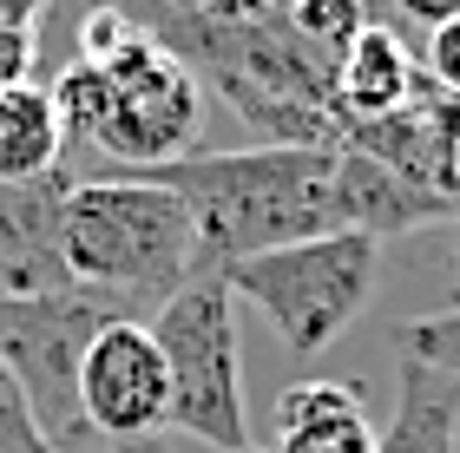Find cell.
<instances>
[{"mask_svg":"<svg viewBox=\"0 0 460 453\" xmlns=\"http://www.w3.org/2000/svg\"><path fill=\"white\" fill-rule=\"evenodd\" d=\"M164 184L198 231V263L230 270L243 257L283 250L342 223V145H250V152H184L138 171Z\"/></svg>","mask_w":460,"mask_h":453,"instance_id":"6da1fadb","label":"cell"},{"mask_svg":"<svg viewBox=\"0 0 460 453\" xmlns=\"http://www.w3.org/2000/svg\"><path fill=\"white\" fill-rule=\"evenodd\" d=\"M59 257H66L73 290L106 296L138 322L178 283H191L204 270L191 211L138 171L73 184L66 204H59Z\"/></svg>","mask_w":460,"mask_h":453,"instance_id":"7a4b0ae2","label":"cell"},{"mask_svg":"<svg viewBox=\"0 0 460 453\" xmlns=\"http://www.w3.org/2000/svg\"><path fill=\"white\" fill-rule=\"evenodd\" d=\"M224 283H230V296H243L270 328H277L296 362H316L323 348H336L355 328V316L375 302L382 243L362 237V231L303 237V243H283V250L230 263Z\"/></svg>","mask_w":460,"mask_h":453,"instance_id":"3957f363","label":"cell"},{"mask_svg":"<svg viewBox=\"0 0 460 453\" xmlns=\"http://www.w3.org/2000/svg\"><path fill=\"white\" fill-rule=\"evenodd\" d=\"M164 375H172V427L204 440L211 453L250 447V414H243V362H237V296L224 270H198L178 283L152 316Z\"/></svg>","mask_w":460,"mask_h":453,"instance_id":"277c9868","label":"cell"},{"mask_svg":"<svg viewBox=\"0 0 460 453\" xmlns=\"http://www.w3.org/2000/svg\"><path fill=\"white\" fill-rule=\"evenodd\" d=\"M106 106L99 126L86 132V145L99 158H112L119 171H152L191 152V138L204 126V86L178 53H164L152 33H132L119 53L93 59Z\"/></svg>","mask_w":460,"mask_h":453,"instance_id":"5b68a950","label":"cell"},{"mask_svg":"<svg viewBox=\"0 0 460 453\" xmlns=\"http://www.w3.org/2000/svg\"><path fill=\"white\" fill-rule=\"evenodd\" d=\"M119 316L125 309L93 296V290L0 302V368L13 375L27 414L40 421V434H47L59 453L93 440L86 421H79V362H86V342Z\"/></svg>","mask_w":460,"mask_h":453,"instance_id":"8992f818","label":"cell"},{"mask_svg":"<svg viewBox=\"0 0 460 453\" xmlns=\"http://www.w3.org/2000/svg\"><path fill=\"white\" fill-rule=\"evenodd\" d=\"M79 421H86L93 440H112L125 453H138L152 434L172 427V375H164V355L138 316H119L86 342Z\"/></svg>","mask_w":460,"mask_h":453,"instance_id":"52a82bcc","label":"cell"},{"mask_svg":"<svg viewBox=\"0 0 460 453\" xmlns=\"http://www.w3.org/2000/svg\"><path fill=\"white\" fill-rule=\"evenodd\" d=\"M73 178L47 171L33 184H0V302L59 296L73 290L66 257H59V204Z\"/></svg>","mask_w":460,"mask_h":453,"instance_id":"ba28073f","label":"cell"},{"mask_svg":"<svg viewBox=\"0 0 460 453\" xmlns=\"http://www.w3.org/2000/svg\"><path fill=\"white\" fill-rule=\"evenodd\" d=\"M421 92H428V79H421V59H414V47L402 39V27H375V20H368V27L342 47V59H336V112H342V132L408 112Z\"/></svg>","mask_w":460,"mask_h":453,"instance_id":"9c48e42d","label":"cell"},{"mask_svg":"<svg viewBox=\"0 0 460 453\" xmlns=\"http://www.w3.org/2000/svg\"><path fill=\"white\" fill-rule=\"evenodd\" d=\"M270 453H375L362 388L336 375H303L277 395V447Z\"/></svg>","mask_w":460,"mask_h":453,"instance_id":"30bf717a","label":"cell"},{"mask_svg":"<svg viewBox=\"0 0 460 453\" xmlns=\"http://www.w3.org/2000/svg\"><path fill=\"white\" fill-rule=\"evenodd\" d=\"M375 453H460V388L421 362H402L394 414L388 434H375Z\"/></svg>","mask_w":460,"mask_h":453,"instance_id":"8fae6325","label":"cell"},{"mask_svg":"<svg viewBox=\"0 0 460 453\" xmlns=\"http://www.w3.org/2000/svg\"><path fill=\"white\" fill-rule=\"evenodd\" d=\"M47 171H66V126L47 86H7L0 92V184H33Z\"/></svg>","mask_w":460,"mask_h":453,"instance_id":"7c38bea8","label":"cell"},{"mask_svg":"<svg viewBox=\"0 0 460 453\" xmlns=\"http://www.w3.org/2000/svg\"><path fill=\"white\" fill-rule=\"evenodd\" d=\"M277 13H283V27L296 33L309 53L329 59V66H336L342 47L368 27V7H362V0H283Z\"/></svg>","mask_w":460,"mask_h":453,"instance_id":"4fadbf2b","label":"cell"},{"mask_svg":"<svg viewBox=\"0 0 460 453\" xmlns=\"http://www.w3.org/2000/svg\"><path fill=\"white\" fill-rule=\"evenodd\" d=\"M394 348H402V362H421L441 381L460 388V309H434V316L402 322L394 328Z\"/></svg>","mask_w":460,"mask_h":453,"instance_id":"5bb4252c","label":"cell"},{"mask_svg":"<svg viewBox=\"0 0 460 453\" xmlns=\"http://www.w3.org/2000/svg\"><path fill=\"white\" fill-rule=\"evenodd\" d=\"M0 453H59L47 434H40V421L27 414V401H20L7 368H0Z\"/></svg>","mask_w":460,"mask_h":453,"instance_id":"9a60e30c","label":"cell"},{"mask_svg":"<svg viewBox=\"0 0 460 453\" xmlns=\"http://www.w3.org/2000/svg\"><path fill=\"white\" fill-rule=\"evenodd\" d=\"M421 79H428L434 92H454V99H460V20H441V27H428Z\"/></svg>","mask_w":460,"mask_h":453,"instance_id":"2e32d148","label":"cell"},{"mask_svg":"<svg viewBox=\"0 0 460 453\" xmlns=\"http://www.w3.org/2000/svg\"><path fill=\"white\" fill-rule=\"evenodd\" d=\"M33 66H40V27H0V92L33 86Z\"/></svg>","mask_w":460,"mask_h":453,"instance_id":"e0dca14e","label":"cell"},{"mask_svg":"<svg viewBox=\"0 0 460 453\" xmlns=\"http://www.w3.org/2000/svg\"><path fill=\"white\" fill-rule=\"evenodd\" d=\"M283 0H198V13L224 20V27H257V20H270Z\"/></svg>","mask_w":460,"mask_h":453,"instance_id":"ac0fdd59","label":"cell"},{"mask_svg":"<svg viewBox=\"0 0 460 453\" xmlns=\"http://www.w3.org/2000/svg\"><path fill=\"white\" fill-rule=\"evenodd\" d=\"M394 13L414 27H441V20H460V0H394Z\"/></svg>","mask_w":460,"mask_h":453,"instance_id":"d6986e66","label":"cell"},{"mask_svg":"<svg viewBox=\"0 0 460 453\" xmlns=\"http://www.w3.org/2000/svg\"><path fill=\"white\" fill-rule=\"evenodd\" d=\"M47 0H0V27H40Z\"/></svg>","mask_w":460,"mask_h":453,"instance_id":"ffe728a7","label":"cell"},{"mask_svg":"<svg viewBox=\"0 0 460 453\" xmlns=\"http://www.w3.org/2000/svg\"><path fill=\"white\" fill-rule=\"evenodd\" d=\"M454 211H460V184H454Z\"/></svg>","mask_w":460,"mask_h":453,"instance_id":"44dd1931","label":"cell"},{"mask_svg":"<svg viewBox=\"0 0 460 453\" xmlns=\"http://www.w3.org/2000/svg\"><path fill=\"white\" fill-rule=\"evenodd\" d=\"M237 453H263V447H237Z\"/></svg>","mask_w":460,"mask_h":453,"instance_id":"7402d4cb","label":"cell"}]
</instances>
